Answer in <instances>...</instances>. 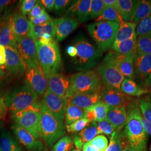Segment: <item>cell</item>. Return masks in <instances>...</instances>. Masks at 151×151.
Wrapping results in <instances>:
<instances>
[{
    "mask_svg": "<svg viewBox=\"0 0 151 151\" xmlns=\"http://www.w3.org/2000/svg\"><path fill=\"white\" fill-rule=\"evenodd\" d=\"M127 108V122L124 132L127 141L136 150L147 151L148 134L140 120L142 114L138 101L132 100Z\"/></svg>",
    "mask_w": 151,
    "mask_h": 151,
    "instance_id": "cell-1",
    "label": "cell"
},
{
    "mask_svg": "<svg viewBox=\"0 0 151 151\" xmlns=\"http://www.w3.org/2000/svg\"><path fill=\"white\" fill-rule=\"evenodd\" d=\"M65 99L77 94L101 93L105 86L97 72L87 70L72 76Z\"/></svg>",
    "mask_w": 151,
    "mask_h": 151,
    "instance_id": "cell-2",
    "label": "cell"
},
{
    "mask_svg": "<svg viewBox=\"0 0 151 151\" xmlns=\"http://www.w3.org/2000/svg\"><path fill=\"white\" fill-rule=\"evenodd\" d=\"M35 46L39 64L47 78L53 73H57L61 65L60 49L54 40L50 43H42L38 39Z\"/></svg>",
    "mask_w": 151,
    "mask_h": 151,
    "instance_id": "cell-3",
    "label": "cell"
},
{
    "mask_svg": "<svg viewBox=\"0 0 151 151\" xmlns=\"http://www.w3.org/2000/svg\"><path fill=\"white\" fill-rule=\"evenodd\" d=\"M73 46L77 49V55L73 62L78 70H88L98 64L102 52L96 48L86 38H77L73 42Z\"/></svg>",
    "mask_w": 151,
    "mask_h": 151,
    "instance_id": "cell-4",
    "label": "cell"
},
{
    "mask_svg": "<svg viewBox=\"0 0 151 151\" xmlns=\"http://www.w3.org/2000/svg\"><path fill=\"white\" fill-rule=\"evenodd\" d=\"M119 27V24L117 22L102 21L89 24L87 29L98 49L104 52L111 47Z\"/></svg>",
    "mask_w": 151,
    "mask_h": 151,
    "instance_id": "cell-5",
    "label": "cell"
},
{
    "mask_svg": "<svg viewBox=\"0 0 151 151\" xmlns=\"http://www.w3.org/2000/svg\"><path fill=\"white\" fill-rule=\"evenodd\" d=\"M42 102L37 100L25 109L12 114V119L15 123L38 139L40 138V118Z\"/></svg>",
    "mask_w": 151,
    "mask_h": 151,
    "instance_id": "cell-6",
    "label": "cell"
},
{
    "mask_svg": "<svg viewBox=\"0 0 151 151\" xmlns=\"http://www.w3.org/2000/svg\"><path fill=\"white\" fill-rule=\"evenodd\" d=\"M115 52H109L97 68V73L105 87L120 90L125 77L119 70L115 60Z\"/></svg>",
    "mask_w": 151,
    "mask_h": 151,
    "instance_id": "cell-7",
    "label": "cell"
},
{
    "mask_svg": "<svg viewBox=\"0 0 151 151\" xmlns=\"http://www.w3.org/2000/svg\"><path fill=\"white\" fill-rule=\"evenodd\" d=\"M40 137L49 146L51 147L63 137L65 134V127L42 106L40 118Z\"/></svg>",
    "mask_w": 151,
    "mask_h": 151,
    "instance_id": "cell-8",
    "label": "cell"
},
{
    "mask_svg": "<svg viewBox=\"0 0 151 151\" xmlns=\"http://www.w3.org/2000/svg\"><path fill=\"white\" fill-rule=\"evenodd\" d=\"M38 97V94L26 84L8 92L4 100L8 110L13 114L32 105Z\"/></svg>",
    "mask_w": 151,
    "mask_h": 151,
    "instance_id": "cell-9",
    "label": "cell"
},
{
    "mask_svg": "<svg viewBox=\"0 0 151 151\" xmlns=\"http://www.w3.org/2000/svg\"><path fill=\"white\" fill-rule=\"evenodd\" d=\"M16 48L22 60L27 68L39 65L38 62L35 40L28 35L20 39L17 42Z\"/></svg>",
    "mask_w": 151,
    "mask_h": 151,
    "instance_id": "cell-10",
    "label": "cell"
},
{
    "mask_svg": "<svg viewBox=\"0 0 151 151\" xmlns=\"http://www.w3.org/2000/svg\"><path fill=\"white\" fill-rule=\"evenodd\" d=\"M67 100L55 95L48 89L44 94L42 105L60 123L63 124Z\"/></svg>",
    "mask_w": 151,
    "mask_h": 151,
    "instance_id": "cell-11",
    "label": "cell"
},
{
    "mask_svg": "<svg viewBox=\"0 0 151 151\" xmlns=\"http://www.w3.org/2000/svg\"><path fill=\"white\" fill-rule=\"evenodd\" d=\"M26 84L38 95H42L48 88V78L39 65L26 70Z\"/></svg>",
    "mask_w": 151,
    "mask_h": 151,
    "instance_id": "cell-12",
    "label": "cell"
},
{
    "mask_svg": "<svg viewBox=\"0 0 151 151\" xmlns=\"http://www.w3.org/2000/svg\"><path fill=\"white\" fill-rule=\"evenodd\" d=\"M12 129L17 140L24 146L27 151H42L43 143L34 138L27 130L16 124L12 125Z\"/></svg>",
    "mask_w": 151,
    "mask_h": 151,
    "instance_id": "cell-13",
    "label": "cell"
},
{
    "mask_svg": "<svg viewBox=\"0 0 151 151\" xmlns=\"http://www.w3.org/2000/svg\"><path fill=\"white\" fill-rule=\"evenodd\" d=\"M132 97L125 95L120 90L105 87L101 92V100L110 107H127L132 101Z\"/></svg>",
    "mask_w": 151,
    "mask_h": 151,
    "instance_id": "cell-14",
    "label": "cell"
},
{
    "mask_svg": "<svg viewBox=\"0 0 151 151\" xmlns=\"http://www.w3.org/2000/svg\"><path fill=\"white\" fill-rule=\"evenodd\" d=\"M134 75L140 82V85L146 87L151 75V54L138 55L134 60Z\"/></svg>",
    "mask_w": 151,
    "mask_h": 151,
    "instance_id": "cell-15",
    "label": "cell"
},
{
    "mask_svg": "<svg viewBox=\"0 0 151 151\" xmlns=\"http://www.w3.org/2000/svg\"><path fill=\"white\" fill-rule=\"evenodd\" d=\"M5 47L6 68L12 75H22L26 72L25 65L19 54L16 47Z\"/></svg>",
    "mask_w": 151,
    "mask_h": 151,
    "instance_id": "cell-16",
    "label": "cell"
},
{
    "mask_svg": "<svg viewBox=\"0 0 151 151\" xmlns=\"http://www.w3.org/2000/svg\"><path fill=\"white\" fill-rule=\"evenodd\" d=\"M90 4L91 0L74 1L67 9L65 16L75 18L81 23L87 22L90 19Z\"/></svg>",
    "mask_w": 151,
    "mask_h": 151,
    "instance_id": "cell-17",
    "label": "cell"
},
{
    "mask_svg": "<svg viewBox=\"0 0 151 151\" xmlns=\"http://www.w3.org/2000/svg\"><path fill=\"white\" fill-rule=\"evenodd\" d=\"M53 21L55 30V37L58 42L67 38L79 25V22L76 19L65 16L56 19Z\"/></svg>",
    "mask_w": 151,
    "mask_h": 151,
    "instance_id": "cell-18",
    "label": "cell"
},
{
    "mask_svg": "<svg viewBox=\"0 0 151 151\" xmlns=\"http://www.w3.org/2000/svg\"><path fill=\"white\" fill-rule=\"evenodd\" d=\"M70 86V79L62 74L53 73L48 77L47 89L55 95L65 99Z\"/></svg>",
    "mask_w": 151,
    "mask_h": 151,
    "instance_id": "cell-19",
    "label": "cell"
},
{
    "mask_svg": "<svg viewBox=\"0 0 151 151\" xmlns=\"http://www.w3.org/2000/svg\"><path fill=\"white\" fill-rule=\"evenodd\" d=\"M115 60L119 70L124 77L134 80V60L137 54H121L115 52Z\"/></svg>",
    "mask_w": 151,
    "mask_h": 151,
    "instance_id": "cell-20",
    "label": "cell"
},
{
    "mask_svg": "<svg viewBox=\"0 0 151 151\" xmlns=\"http://www.w3.org/2000/svg\"><path fill=\"white\" fill-rule=\"evenodd\" d=\"M12 24L17 42L20 39L30 35L32 24L27 17L21 13H16L12 16Z\"/></svg>",
    "mask_w": 151,
    "mask_h": 151,
    "instance_id": "cell-21",
    "label": "cell"
},
{
    "mask_svg": "<svg viewBox=\"0 0 151 151\" xmlns=\"http://www.w3.org/2000/svg\"><path fill=\"white\" fill-rule=\"evenodd\" d=\"M97 135V123L92 122L78 134L73 135L72 141L76 149L81 151L84 144L91 141Z\"/></svg>",
    "mask_w": 151,
    "mask_h": 151,
    "instance_id": "cell-22",
    "label": "cell"
},
{
    "mask_svg": "<svg viewBox=\"0 0 151 151\" xmlns=\"http://www.w3.org/2000/svg\"><path fill=\"white\" fill-rule=\"evenodd\" d=\"M101 100V93H83L75 95L67 100V104L70 103L78 107L86 109Z\"/></svg>",
    "mask_w": 151,
    "mask_h": 151,
    "instance_id": "cell-23",
    "label": "cell"
},
{
    "mask_svg": "<svg viewBox=\"0 0 151 151\" xmlns=\"http://www.w3.org/2000/svg\"><path fill=\"white\" fill-rule=\"evenodd\" d=\"M106 119L113 125L116 130L123 129L127 122L126 108L124 106L110 107Z\"/></svg>",
    "mask_w": 151,
    "mask_h": 151,
    "instance_id": "cell-24",
    "label": "cell"
},
{
    "mask_svg": "<svg viewBox=\"0 0 151 151\" xmlns=\"http://www.w3.org/2000/svg\"><path fill=\"white\" fill-rule=\"evenodd\" d=\"M17 40L13 28L12 16L7 18L0 29V45L16 47Z\"/></svg>",
    "mask_w": 151,
    "mask_h": 151,
    "instance_id": "cell-25",
    "label": "cell"
},
{
    "mask_svg": "<svg viewBox=\"0 0 151 151\" xmlns=\"http://www.w3.org/2000/svg\"><path fill=\"white\" fill-rule=\"evenodd\" d=\"M110 106L100 101L85 109V118L91 122H99L106 119Z\"/></svg>",
    "mask_w": 151,
    "mask_h": 151,
    "instance_id": "cell-26",
    "label": "cell"
},
{
    "mask_svg": "<svg viewBox=\"0 0 151 151\" xmlns=\"http://www.w3.org/2000/svg\"><path fill=\"white\" fill-rule=\"evenodd\" d=\"M120 91L130 97H140L150 92L148 89L139 86L133 80L127 78H125L122 82L120 86Z\"/></svg>",
    "mask_w": 151,
    "mask_h": 151,
    "instance_id": "cell-27",
    "label": "cell"
},
{
    "mask_svg": "<svg viewBox=\"0 0 151 151\" xmlns=\"http://www.w3.org/2000/svg\"><path fill=\"white\" fill-rule=\"evenodd\" d=\"M0 151H24L10 133L4 129L0 135Z\"/></svg>",
    "mask_w": 151,
    "mask_h": 151,
    "instance_id": "cell-28",
    "label": "cell"
},
{
    "mask_svg": "<svg viewBox=\"0 0 151 151\" xmlns=\"http://www.w3.org/2000/svg\"><path fill=\"white\" fill-rule=\"evenodd\" d=\"M137 36L121 42H114L111 46L115 52L121 54H137Z\"/></svg>",
    "mask_w": 151,
    "mask_h": 151,
    "instance_id": "cell-29",
    "label": "cell"
},
{
    "mask_svg": "<svg viewBox=\"0 0 151 151\" xmlns=\"http://www.w3.org/2000/svg\"><path fill=\"white\" fill-rule=\"evenodd\" d=\"M137 2L133 0H118L119 11L123 22H133Z\"/></svg>",
    "mask_w": 151,
    "mask_h": 151,
    "instance_id": "cell-30",
    "label": "cell"
},
{
    "mask_svg": "<svg viewBox=\"0 0 151 151\" xmlns=\"http://www.w3.org/2000/svg\"><path fill=\"white\" fill-rule=\"evenodd\" d=\"M137 24L132 22H123L119 27L115 38V42H121L134 37Z\"/></svg>",
    "mask_w": 151,
    "mask_h": 151,
    "instance_id": "cell-31",
    "label": "cell"
},
{
    "mask_svg": "<svg viewBox=\"0 0 151 151\" xmlns=\"http://www.w3.org/2000/svg\"><path fill=\"white\" fill-rule=\"evenodd\" d=\"M127 144L128 142L124 130H115L111 135L109 145L105 151H122Z\"/></svg>",
    "mask_w": 151,
    "mask_h": 151,
    "instance_id": "cell-32",
    "label": "cell"
},
{
    "mask_svg": "<svg viewBox=\"0 0 151 151\" xmlns=\"http://www.w3.org/2000/svg\"><path fill=\"white\" fill-rule=\"evenodd\" d=\"M45 34L51 35L54 39L55 37V30L53 20H51L39 25H32V32L29 35L36 41L37 40L40 39Z\"/></svg>",
    "mask_w": 151,
    "mask_h": 151,
    "instance_id": "cell-33",
    "label": "cell"
},
{
    "mask_svg": "<svg viewBox=\"0 0 151 151\" xmlns=\"http://www.w3.org/2000/svg\"><path fill=\"white\" fill-rule=\"evenodd\" d=\"M85 118V109L68 103L65 111V125H69L76 120Z\"/></svg>",
    "mask_w": 151,
    "mask_h": 151,
    "instance_id": "cell-34",
    "label": "cell"
},
{
    "mask_svg": "<svg viewBox=\"0 0 151 151\" xmlns=\"http://www.w3.org/2000/svg\"><path fill=\"white\" fill-rule=\"evenodd\" d=\"M151 14V1H138L133 22L137 24L141 20Z\"/></svg>",
    "mask_w": 151,
    "mask_h": 151,
    "instance_id": "cell-35",
    "label": "cell"
},
{
    "mask_svg": "<svg viewBox=\"0 0 151 151\" xmlns=\"http://www.w3.org/2000/svg\"><path fill=\"white\" fill-rule=\"evenodd\" d=\"M95 21L115 22L119 24L123 22L119 10L111 7H105L101 14L95 18Z\"/></svg>",
    "mask_w": 151,
    "mask_h": 151,
    "instance_id": "cell-36",
    "label": "cell"
},
{
    "mask_svg": "<svg viewBox=\"0 0 151 151\" xmlns=\"http://www.w3.org/2000/svg\"><path fill=\"white\" fill-rule=\"evenodd\" d=\"M136 52L138 55L151 54V34L137 37Z\"/></svg>",
    "mask_w": 151,
    "mask_h": 151,
    "instance_id": "cell-37",
    "label": "cell"
},
{
    "mask_svg": "<svg viewBox=\"0 0 151 151\" xmlns=\"http://www.w3.org/2000/svg\"><path fill=\"white\" fill-rule=\"evenodd\" d=\"M140 113L143 118L151 124V96L147 95L138 99Z\"/></svg>",
    "mask_w": 151,
    "mask_h": 151,
    "instance_id": "cell-38",
    "label": "cell"
},
{
    "mask_svg": "<svg viewBox=\"0 0 151 151\" xmlns=\"http://www.w3.org/2000/svg\"><path fill=\"white\" fill-rule=\"evenodd\" d=\"M135 34L137 37L151 34V14L141 20L137 24Z\"/></svg>",
    "mask_w": 151,
    "mask_h": 151,
    "instance_id": "cell-39",
    "label": "cell"
},
{
    "mask_svg": "<svg viewBox=\"0 0 151 151\" xmlns=\"http://www.w3.org/2000/svg\"><path fill=\"white\" fill-rule=\"evenodd\" d=\"M72 139L68 135H65L58 140L53 147V151H70L73 147Z\"/></svg>",
    "mask_w": 151,
    "mask_h": 151,
    "instance_id": "cell-40",
    "label": "cell"
},
{
    "mask_svg": "<svg viewBox=\"0 0 151 151\" xmlns=\"http://www.w3.org/2000/svg\"><path fill=\"white\" fill-rule=\"evenodd\" d=\"M91 122L86 118H83L69 125H65V129L68 133H77L85 128Z\"/></svg>",
    "mask_w": 151,
    "mask_h": 151,
    "instance_id": "cell-41",
    "label": "cell"
},
{
    "mask_svg": "<svg viewBox=\"0 0 151 151\" xmlns=\"http://www.w3.org/2000/svg\"><path fill=\"white\" fill-rule=\"evenodd\" d=\"M115 130V128L106 119L99 122L97 123V134H104L105 135H111Z\"/></svg>",
    "mask_w": 151,
    "mask_h": 151,
    "instance_id": "cell-42",
    "label": "cell"
},
{
    "mask_svg": "<svg viewBox=\"0 0 151 151\" xmlns=\"http://www.w3.org/2000/svg\"><path fill=\"white\" fill-rule=\"evenodd\" d=\"M104 9L105 6L103 0H91L90 19L96 18L100 16Z\"/></svg>",
    "mask_w": 151,
    "mask_h": 151,
    "instance_id": "cell-43",
    "label": "cell"
},
{
    "mask_svg": "<svg viewBox=\"0 0 151 151\" xmlns=\"http://www.w3.org/2000/svg\"><path fill=\"white\" fill-rule=\"evenodd\" d=\"M92 146L99 151H105L108 146V140L105 135H96L91 141L89 142Z\"/></svg>",
    "mask_w": 151,
    "mask_h": 151,
    "instance_id": "cell-44",
    "label": "cell"
},
{
    "mask_svg": "<svg viewBox=\"0 0 151 151\" xmlns=\"http://www.w3.org/2000/svg\"><path fill=\"white\" fill-rule=\"evenodd\" d=\"M29 21L33 25H42L47 22L52 20L50 16L46 12V11H44L42 14H41L40 16L38 17H29Z\"/></svg>",
    "mask_w": 151,
    "mask_h": 151,
    "instance_id": "cell-45",
    "label": "cell"
},
{
    "mask_svg": "<svg viewBox=\"0 0 151 151\" xmlns=\"http://www.w3.org/2000/svg\"><path fill=\"white\" fill-rule=\"evenodd\" d=\"M37 1L35 0H24L22 2L20 6V11L21 14L23 15H27L29 14L32 8L34 7L36 4Z\"/></svg>",
    "mask_w": 151,
    "mask_h": 151,
    "instance_id": "cell-46",
    "label": "cell"
},
{
    "mask_svg": "<svg viewBox=\"0 0 151 151\" xmlns=\"http://www.w3.org/2000/svg\"><path fill=\"white\" fill-rule=\"evenodd\" d=\"M69 0H55L54 1V9L56 13H60L64 11L65 9L70 4Z\"/></svg>",
    "mask_w": 151,
    "mask_h": 151,
    "instance_id": "cell-47",
    "label": "cell"
},
{
    "mask_svg": "<svg viewBox=\"0 0 151 151\" xmlns=\"http://www.w3.org/2000/svg\"><path fill=\"white\" fill-rule=\"evenodd\" d=\"M45 11L44 7H42L40 5L39 2L37 1L32 10L29 13V17H36L42 14Z\"/></svg>",
    "mask_w": 151,
    "mask_h": 151,
    "instance_id": "cell-48",
    "label": "cell"
},
{
    "mask_svg": "<svg viewBox=\"0 0 151 151\" xmlns=\"http://www.w3.org/2000/svg\"><path fill=\"white\" fill-rule=\"evenodd\" d=\"M7 110L8 109L6 105L4 99L0 97V120H2L5 117Z\"/></svg>",
    "mask_w": 151,
    "mask_h": 151,
    "instance_id": "cell-49",
    "label": "cell"
},
{
    "mask_svg": "<svg viewBox=\"0 0 151 151\" xmlns=\"http://www.w3.org/2000/svg\"><path fill=\"white\" fill-rule=\"evenodd\" d=\"M38 2L48 11H52L54 9V0H41Z\"/></svg>",
    "mask_w": 151,
    "mask_h": 151,
    "instance_id": "cell-50",
    "label": "cell"
},
{
    "mask_svg": "<svg viewBox=\"0 0 151 151\" xmlns=\"http://www.w3.org/2000/svg\"><path fill=\"white\" fill-rule=\"evenodd\" d=\"M105 7H111L119 10L118 0H103Z\"/></svg>",
    "mask_w": 151,
    "mask_h": 151,
    "instance_id": "cell-51",
    "label": "cell"
},
{
    "mask_svg": "<svg viewBox=\"0 0 151 151\" xmlns=\"http://www.w3.org/2000/svg\"><path fill=\"white\" fill-rule=\"evenodd\" d=\"M6 65L5 47L0 45V65Z\"/></svg>",
    "mask_w": 151,
    "mask_h": 151,
    "instance_id": "cell-52",
    "label": "cell"
},
{
    "mask_svg": "<svg viewBox=\"0 0 151 151\" xmlns=\"http://www.w3.org/2000/svg\"><path fill=\"white\" fill-rule=\"evenodd\" d=\"M141 122L142 123V124L145 128V129L146 130V132L148 135H150L151 136V124L148 123L147 120L143 118V117L141 116L140 118Z\"/></svg>",
    "mask_w": 151,
    "mask_h": 151,
    "instance_id": "cell-53",
    "label": "cell"
},
{
    "mask_svg": "<svg viewBox=\"0 0 151 151\" xmlns=\"http://www.w3.org/2000/svg\"><path fill=\"white\" fill-rule=\"evenodd\" d=\"M66 52L68 54L73 58H75L77 55V49L73 45H70L66 49Z\"/></svg>",
    "mask_w": 151,
    "mask_h": 151,
    "instance_id": "cell-54",
    "label": "cell"
},
{
    "mask_svg": "<svg viewBox=\"0 0 151 151\" xmlns=\"http://www.w3.org/2000/svg\"><path fill=\"white\" fill-rule=\"evenodd\" d=\"M82 151H99L96 147L92 146L90 142L84 144L82 147Z\"/></svg>",
    "mask_w": 151,
    "mask_h": 151,
    "instance_id": "cell-55",
    "label": "cell"
},
{
    "mask_svg": "<svg viewBox=\"0 0 151 151\" xmlns=\"http://www.w3.org/2000/svg\"><path fill=\"white\" fill-rule=\"evenodd\" d=\"M11 1H7V0H0V15L2 11L4 9L6 6L11 4Z\"/></svg>",
    "mask_w": 151,
    "mask_h": 151,
    "instance_id": "cell-56",
    "label": "cell"
},
{
    "mask_svg": "<svg viewBox=\"0 0 151 151\" xmlns=\"http://www.w3.org/2000/svg\"><path fill=\"white\" fill-rule=\"evenodd\" d=\"M122 151H138V150H136L134 148H133V147H132L131 146H130L128 144H127L125 147L123 148V150H122Z\"/></svg>",
    "mask_w": 151,
    "mask_h": 151,
    "instance_id": "cell-57",
    "label": "cell"
},
{
    "mask_svg": "<svg viewBox=\"0 0 151 151\" xmlns=\"http://www.w3.org/2000/svg\"><path fill=\"white\" fill-rule=\"evenodd\" d=\"M6 68V65H0V78H1L5 73V70Z\"/></svg>",
    "mask_w": 151,
    "mask_h": 151,
    "instance_id": "cell-58",
    "label": "cell"
},
{
    "mask_svg": "<svg viewBox=\"0 0 151 151\" xmlns=\"http://www.w3.org/2000/svg\"><path fill=\"white\" fill-rule=\"evenodd\" d=\"M4 122L2 120H0V135L4 129Z\"/></svg>",
    "mask_w": 151,
    "mask_h": 151,
    "instance_id": "cell-59",
    "label": "cell"
},
{
    "mask_svg": "<svg viewBox=\"0 0 151 151\" xmlns=\"http://www.w3.org/2000/svg\"><path fill=\"white\" fill-rule=\"evenodd\" d=\"M146 87L147 88H151V75L148 79V81L147 83V85H146Z\"/></svg>",
    "mask_w": 151,
    "mask_h": 151,
    "instance_id": "cell-60",
    "label": "cell"
},
{
    "mask_svg": "<svg viewBox=\"0 0 151 151\" xmlns=\"http://www.w3.org/2000/svg\"><path fill=\"white\" fill-rule=\"evenodd\" d=\"M70 151H80V150H77V149H72V150H70Z\"/></svg>",
    "mask_w": 151,
    "mask_h": 151,
    "instance_id": "cell-61",
    "label": "cell"
},
{
    "mask_svg": "<svg viewBox=\"0 0 151 151\" xmlns=\"http://www.w3.org/2000/svg\"><path fill=\"white\" fill-rule=\"evenodd\" d=\"M150 151H151V145L150 147Z\"/></svg>",
    "mask_w": 151,
    "mask_h": 151,
    "instance_id": "cell-62",
    "label": "cell"
},
{
    "mask_svg": "<svg viewBox=\"0 0 151 151\" xmlns=\"http://www.w3.org/2000/svg\"></svg>",
    "mask_w": 151,
    "mask_h": 151,
    "instance_id": "cell-63",
    "label": "cell"
}]
</instances>
